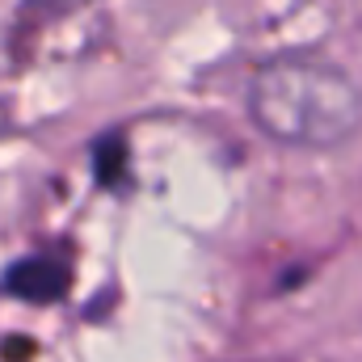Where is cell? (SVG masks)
<instances>
[{
  "label": "cell",
  "instance_id": "6da1fadb",
  "mask_svg": "<svg viewBox=\"0 0 362 362\" xmlns=\"http://www.w3.org/2000/svg\"><path fill=\"white\" fill-rule=\"evenodd\" d=\"M253 127L299 152H329L362 131V89L350 72L312 55L266 59L245 89Z\"/></svg>",
  "mask_w": 362,
  "mask_h": 362
},
{
  "label": "cell",
  "instance_id": "7a4b0ae2",
  "mask_svg": "<svg viewBox=\"0 0 362 362\" xmlns=\"http://www.w3.org/2000/svg\"><path fill=\"white\" fill-rule=\"evenodd\" d=\"M68 266L59 257H21L4 274V291L25 303H55L68 291Z\"/></svg>",
  "mask_w": 362,
  "mask_h": 362
},
{
  "label": "cell",
  "instance_id": "3957f363",
  "mask_svg": "<svg viewBox=\"0 0 362 362\" xmlns=\"http://www.w3.org/2000/svg\"><path fill=\"white\" fill-rule=\"evenodd\" d=\"M34 4H42V8H72V4H85V0H34Z\"/></svg>",
  "mask_w": 362,
  "mask_h": 362
}]
</instances>
